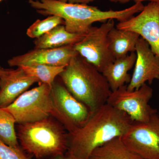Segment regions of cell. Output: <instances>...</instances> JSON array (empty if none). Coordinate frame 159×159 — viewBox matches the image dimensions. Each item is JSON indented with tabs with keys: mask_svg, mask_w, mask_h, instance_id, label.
I'll use <instances>...</instances> for the list:
<instances>
[{
	"mask_svg": "<svg viewBox=\"0 0 159 159\" xmlns=\"http://www.w3.org/2000/svg\"><path fill=\"white\" fill-rule=\"evenodd\" d=\"M133 122L125 113L106 103L82 127L68 134L67 154L76 159H89L96 148L124 135Z\"/></svg>",
	"mask_w": 159,
	"mask_h": 159,
	"instance_id": "6da1fadb",
	"label": "cell"
},
{
	"mask_svg": "<svg viewBox=\"0 0 159 159\" xmlns=\"http://www.w3.org/2000/svg\"><path fill=\"white\" fill-rule=\"evenodd\" d=\"M28 2L39 14L61 18L69 32L81 34H85L94 23L110 20L124 21L141 12L144 7L142 3L137 2L123 10L102 11L96 6L57 0H28Z\"/></svg>",
	"mask_w": 159,
	"mask_h": 159,
	"instance_id": "7a4b0ae2",
	"label": "cell"
},
{
	"mask_svg": "<svg viewBox=\"0 0 159 159\" xmlns=\"http://www.w3.org/2000/svg\"><path fill=\"white\" fill-rule=\"evenodd\" d=\"M58 76L68 90L92 114L107 103L112 92L102 73L78 54Z\"/></svg>",
	"mask_w": 159,
	"mask_h": 159,
	"instance_id": "3957f363",
	"label": "cell"
},
{
	"mask_svg": "<svg viewBox=\"0 0 159 159\" xmlns=\"http://www.w3.org/2000/svg\"><path fill=\"white\" fill-rule=\"evenodd\" d=\"M16 134L22 148L38 159L63 155L68 148V133L51 116L18 124Z\"/></svg>",
	"mask_w": 159,
	"mask_h": 159,
	"instance_id": "277c9868",
	"label": "cell"
},
{
	"mask_svg": "<svg viewBox=\"0 0 159 159\" xmlns=\"http://www.w3.org/2000/svg\"><path fill=\"white\" fill-rule=\"evenodd\" d=\"M51 116L69 134L82 127L92 116L88 107L75 98L61 81H54L51 89Z\"/></svg>",
	"mask_w": 159,
	"mask_h": 159,
	"instance_id": "5b68a950",
	"label": "cell"
},
{
	"mask_svg": "<svg viewBox=\"0 0 159 159\" xmlns=\"http://www.w3.org/2000/svg\"><path fill=\"white\" fill-rule=\"evenodd\" d=\"M52 87L39 84L36 87L22 94L5 107L18 124L36 122L51 116Z\"/></svg>",
	"mask_w": 159,
	"mask_h": 159,
	"instance_id": "8992f818",
	"label": "cell"
},
{
	"mask_svg": "<svg viewBox=\"0 0 159 159\" xmlns=\"http://www.w3.org/2000/svg\"><path fill=\"white\" fill-rule=\"evenodd\" d=\"M153 94V89L146 84L132 91L125 85L112 91L107 103L125 113L133 122H148L157 114L148 103Z\"/></svg>",
	"mask_w": 159,
	"mask_h": 159,
	"instance_id": "52a82bcc",
	"label": "cell"
},
{
	"mask_svg": "<svg viewBox=\"0 0 159 159\" xmlns=\"http://www.w3.org/2000/svg\"><path fill=\"white\" fill-rule=\"evenodd\" d=\"M115 27V21L110 20L99 27L90 28L82 40L74 45L78 54L102 73L115 61L109 48V32Z\"/></svg>",
	"mask_w": 159,
	"mask_h": 159,
	"instance_id": "ba28073f",
	"label": "cell"
},
{
	"mask_svg": "<svg viewBox=\"0 0 159 159\" xmlns=\"http://www.w3.org/2000/svg\"><path fill=\"white\" fill-rule=\"evenodd\" d=\"M131 151L143 159H159V116L148 122H134L120 137Z\"/></svg>",
	"mask_w": 159,
	"mask_h": 159,
	"instance_id": "9c48e42d",
	"label": "cell"
},
{
	"mask_svg": "<svg viewBox=\"0 0 159 159\" xmlns=\"http://www.w3.org/2000/svg\"><path fill=\"white\" fill-rule=\"evenodd\" d=\"M116 28L139 34L159 58V3L150 2L139 14L118 23Z\"/></svg>",
	"mask_w": 159,
	"mask_h": 159,
	"instance_id": "30bf717a",
	"label": "cell"
},
{
	"mask_svg": "<svg viewBox=\"0 0 159 159\" xmlns=\"http://www.w3.org/2000/svg\"><path fill=\"white\" fill-rule=\"evenodd\" d=\"M136 60L130 82L127 85L128 90L139 89L148 82L159 80V58L150 48L148 43L140 37L136 46Z\"/></svg>",
	"mask_w": 159,
	"mask_h": 159,
	"instance_id": "8fae6325",
	"label": "cell"
},
{
	"mask_svg": "<svg viewBox=\"0 0 159 159\" xmlns=\"http://www.w3.org/2000/svg\"><path fill=\"white\" fill-rule=\"evenodd\" d=\"M78 54L74 45L56 48H34L25 54L12 57L8 60V63L10 66L17 67L38 64L66 67Z\"/></svg>",
	"mask_w": 159,
	"mask_h": 159,
	"instance_id": "7c38bea8",
	"label": "cell"
},
{
	"mask_svg": "<svg viewBox=\"0 0 159 159\" xmlns=\"http://www.w3.org/2000/svg\"><path fill=\"white\" fill-rule=\"evenodd\" d=\"M35 77L28 75L20 67L6 69L0 76V107L5 108L27 91L34 83Z\"/></svg>",
	"mask_w": 159,
	"mask_h": 159,
	"instance_id": "4fadbf2b",
	"label": "cell"
},
{
	"mask_svg": "<svg viewBox=\"0 0 159 159\" xmlns=\"http://www.w3.org/2000/svg\"><path fill=\"white\" fill-rule=\"evenodd\" d=\"M136 57L135 52H132L125 57L116 59L104 69L102 73L111 91L130 82L131 76L128 72L134 66Z\"/></svg>",
	"mask_w": 159,
	"mask_h": 159,
	"instance_id": "5bb4252c",
	"label": "cell"
},
{
	"mask_svg": "<svg viewBox=\"0 0 159 159\" xmlns=\"http://www.w3.org/2000/svg\"><path fill=\"white\" fill-rule=\"evenodd\" d=\"M85 34L69 32L64 25H59L34 41V48L51 49L74 45L83 39Z\"/></svg>",
	"mask_w": 159,
	"mask_h": 159,
	"instance_id": "9a60e30c",
	"label": "cell"
},
{
	"mask_svg": "<svg viewBox=\"0 0 159 159\" xmlns=\"http://www.w3.org/2000/svg\"><path fill=\"white\" fill-rule=\"evenodd\" d=\"M140 36L129 31L119 30L114 27L109 32V48L115 59L125 57L129 52H135Z\"/></svg>",
	"mask_w": 159,
	"mask_h": 159,
	"instance_id": "2e32d148",
	"label": "cell"
},
{
	"mask_svg": "<svg viewBox=\"0 0 159 159\" xmlns=\"http://www.w3.org/2000/svg\"><path fill=\"white\" fill-rule=\"evenodd\" d=\"M89 159H143L131 151L120 137L96 148Z\"/></svg>",
	"mask_w": 159,
	"mask_h": 159,
	"instance_id": "e0dca14e",
	"label": "cell"
},
{
	"mask_svg": "<svg viewBox=\"0 0 159 159\" xmlns=\"http://www.w3.org/2000/svg\"><path fill=\"white\" fill-rule=\"evenodd\" d=\"M20 67L28 75L37 78L39 83L45 84L52 87L56 77L59 76L65 67L38 64Z\"/></svg>",
	"mask_w": 159,
	"mask_h": 159,
	"instance_id": "ac0fdd59",
	"label": "cell"
},
{
	"mask_svg": "<svg viewBox=\"0 0 159 159\" xmlns=\"http://www.w3.org/2000/svg\"><path fill=\"white\" fill-rule=\"evenodd\" d=\"M14 117L9 112L0 107V140L12 148L20 147L16 131Z\"/></svg>",
	"mask_w": 159,
	"mask_h": 159,
	"instance_id": "d6986e66",
	"label": "cell"
},
{
	"mask_svg": "<svg viewBox=\"0 0 159 159\" xmlns=\"http://www.w3.org/2000/svg\"><path fill=\"white\" fill-rule=\"evenodd\" d=\"M64 25L61 18L55 15L49 16L43 20H37L28 28L26 34L31 38L37 39L51 31L59 25Z\"/></svg>",
	"mask_w": 159,
	"mask_h": 159,
	"instance_id": "ffe728a7",
	"label": "cell"
},
{
	"mask_svg": "<svg viewBox=\"0 0 159 159\" xmlns=\"http://www.w3.org/2000/svg\"><path fill=\"white\" fill-rule=\"evenodd\" d=\"M0 159H29L20 147L12 148L0 140Z\"/></svg>",
	"mask_w": 159,
	"mask_h": 159,
	"instance_id": "44dd1931",
	"label": "cell"
},
{
	"mask_svg": "<svg viewBox=\"0 0 159 159\" xmlns=\"http://www.w3.org/2000/svg\"><path fill=\"white\" fill-rule=\"evenodd\" d=\"M109 1L111 2L119 3L120 4H125V3L129 2L130 1H134L136 3H142L144 1H149L150 2H153L159 3V0H109Z\"/></svg>",
	"mask_w": 159,
	"mask_h": 159,
	"instance_id": "7402d4cb",
	"label": "cell"
},
{
	"mask_svg": "<svg viewBox=\"0 0 159 159\" xmlns=\"http://www.w3.org/2000/svg\"><path fill=\"white\" fill-rule=\"evenodd\" d=\"M64 2L73 3V4H88L93 2L96 0H57Z\"/></svg>",
	"mask_w": 159,
	"mask_h": 159,
	"instance_id": "603a6c76",
	"label": "cell"
},
{
	"mask_svg": "<svg viewBox=\"0 0 159 159\" xmlns=\"http://www.w3.org/2000/svg\"><path fill=\"white\" fill-rule=\"evenodd\" d=\"M53 159H76L73 157H71V156L69 155L68 154L63 155L59 156H57L55 157Z\"/></svg>",
	"mask_w": 159,
	"mask_h": 159,
	"instance_id": "cb8c5ba5",
	"label": "cell"
},
{
	"mask_svg": "<svg viewBox=\"0 0 159 159\" xmlns=\"http://www.w3.org/2000/svg\"><path fill=\"white\" fill-rule=\"evenodd\" d=\"M6 70V69L3 68L0 66V76H1V75H2V74L5 72Z\"/></svg>",
	"mask_w": 159,
	"mask_h": 159,
	"instance_id": "d4e9b609",
	"label": "cell"
},
{
	"mask_svg": "<svg viewBox=\"0 0 159 159\" xmlns=\"http://www.w3.org/2000/svg\"><path fill=\"white\" fill-rule=\"evenodd\" d=\"M2 0H0V2H2Z\"/></svg>",
	"mask_w": 159,
	"mask_h": 159,
	"instance_id": "484cf974",
	"label": "cell"
}]
</instances>
